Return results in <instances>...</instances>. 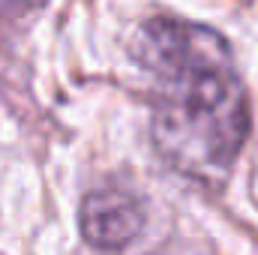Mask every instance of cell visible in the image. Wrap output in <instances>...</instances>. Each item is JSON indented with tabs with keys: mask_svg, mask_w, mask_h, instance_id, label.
Returning <instances> with one entry per match:
<instances>
[{
	"mask_svg": "<svg viewBox=\"0 0 258 255\" xmlns=\"http://www.w3.org/2000/svg\"><path fill=\"white\" fill-rule=\"evenodd\" d=\"M129 54L147 81L150 141L165 168L198 189H225L252 129L228 39L201 21L153 15L138 24Z\"/></svg>",
	"mask_w": 258,
	"mask_h": 255,
	"instance_id": "1",
	"label": "cell"
},
{
	"mask_svg": "<svg viewBox=\"0 0 258 255\" xmlns=\"http://www.w3.org/2000/svg\"><path fill=\"white\" fill-rule=\"evenodd\" d=\"M147 222L144 201L123 186H96L84 192L78 207V228L87 246L102 252L129 249Z\"/></svg>",
	"mask_w": 258,
	"mask_h": 255,
	"instance_id": "2",
	"label": "cell"
},
{
	"mask_svg": "<svg viewBox=\"0 0 258 255\" xmlns=\"http://www.w3.org/2000/svg\"><path fill=\"white\" fill-rule=\"evenodd\" d=\"M45 3H48V0H0V6H3L9 15H15V18L36 15V12H39Z\"/></svg>",
	"mask_w": 258,
	"mask_h": 255,
	"instance_id": "3",
	"label": "cell"
},
{
	"mask_svg": "<svg viewBox=\"0 0 258 255\" xmlns=\"http://www.w3.org/2000/svg\"><path fill=\"white\" fill-rule=\"evenodd\" d=\"M249 3H258V0H249Z\"/></svg>",
	"mask_w": 258,
	"mask_h": 255,
	"instance_id": "4",
	"label": "cell"
}]
</instances>
